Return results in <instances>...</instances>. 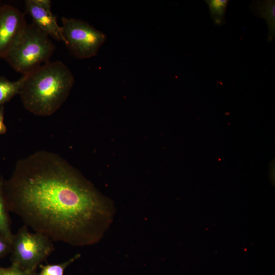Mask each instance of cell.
<instances>
[{
	"instance_id": "7",
	"label": "cell",
	"mask_w": 275,
	"mask_h": 275,
	"mask_svg": "<svg viewBox=\"0 0 275 275\" xmlns=\"http://www.w3.org/2000/svg\"><path fill=\"white\" fill-rule=\"evenodd\" d=\"M24 3L26 12L32 18L33 24L48 37L64 43L62 28L58 25L51 11L41 7L34 0H26Z\"/></svg>"
},
{
	"instance_id": "1",
	"label": "cell",
	"mask_w": 275,
	"mask_h": 275,
	"mask_svg": "<svg viewBox=\"0 0 275 275\" xmlns=\"http://www.w3.org/2000/svg\"><path fill=\"white\" fill-rule=\"evenodd\" d=\"M3 193L9 211L52 241L98 242L113 219V204L64 159L41 151L19 160Z\"/></svg>"
},
{
	"instance_id": "11",
	"label": "cell",
	"mask_w": 275,
	"mask_h": 275,
	"mask_svg": "<svg viewBox=\"0 0 275 275\" xmlns=\"http://www.w3.org/2000/svg\"><path fill=\"white\" fill-rule=\"evenodd\" d=\"M208 3L213 18L216 22L220 23L224 18L228 1L215 0L208 1Z\"/></svg>"
},
{
	"instance_id": "8",
	"label": "cell",
	"mask_w": 275,
	"mask_h": 275,
	"mask_svg": "<svg viewBox=\"0 0 275 275\" xmlns=\"http://www.w3.org/2000/svg\"><path fill=\"white\" fill-rule=\"evenodd\" d=\"M26 77V74L23 75L17 80L11 81L4 76H0V107L16 95L19 94Z\"/></svg>"
},
{
	"instance_id": "2",
	"label": "cell",
	"mask_w": 275,
	"mask_h": 275,
	"mask_svg": "<svg viewBox=\"0 0 275 275\" xmlns=\"http://www.w3.org/2000/svg\"><path fill=\"white\" fill-rule=\"evenodd\" d=\"M74 78L62 62H48L26 74L19 93L22 104L37 116H50L64 103Z\"/></svg>"
},
{
	"instance_id": "16",
	"label": "cell",
	"mask_w": 275,
	"mask_h": 275,
	"mask_svg": "<svg viewBox=\"0 0 275 275\" xmlns=\"http://www.w3.org/2000/svg\"><path fill=\"white\" fill-rule=\"evenodd\" d=\"M1 6H2V5H1V2H0V7H1Z\"/></svg>"
},
{
	"instance_id": "5",
	"label": "cell",
	"mask_w": 275,
	"mask_h": 275,
	"mask_svg": "<svg viewBox=\"0 0 275 275\" xmlns=\"http://www.w3.org/2000/svg\"><path fill=\"white\" fill-rule=\"evenodd\" d=\"M64 43L75 57L83 59L96 56L106 36L87 22L74 18H61Z\"/></svg>"
},
{
	"instance_id": "9",
	"label": "cell",
	"mask_w": 275,
	"mask_h": 275,
	"mask_svg": "<svg viewBox=\"0 0 275 275\" xmlns=\"http://www.w3.org/2000/svg\"><path fill=\"white\" fill-rule=\"evenodd\" d=\"M4 179L0 175V234L12 240L11 222L3 193Z\"/></svg>"
},
{
	"instance_id": "6",
	"label": "cell",
	"mask_w": 275,
	"mask_h": 275,
	"mask_svg": "<svg viewBox=\"0 0 275 275\" xmlns=\"http://www.w3.org/2000/svg\"><path fill=\"white\" fill-rule=\"evenodd\" d=\"M27 25L24 15L18 9L7 5L1 6L0 58L5 59Z\"/></svg>"
},
{
	"instance_id": "10",
	"label": "cell",
	"mask_w": 275,
	"mask_h": 275,
	"mask_svg": "<svg viewBox=\"0 0 275 275\" xmlns=\"http://www.w3.org/2000/svg\"><path fill=\"white\" fill-rule=\"evenodd\" d=\"M80 257V254H76L70 259L61 263L45 265L41 264L39 266L40 268L39 275H64L66 268Z\"/></svg>"
},
{
	"instance_id": "12",
	"label": "cell",
	"mask_w": 275,
	"mask_h": 275,
	"mask_svg": "<svg viewBox=\"0 0 275 275\" xmlns=\"http://www.w3.org/2000/svg\"><path fill=\"white\" fill-rule=\"evenodd\" d=\"M0 275H37L35 271H29L12 265L9 268L0 267Z\"/></svg>"
},
{
	"instance_id": "3",
	"label": "cell",
	"mask_w": 275,
	"mask_h": 275,
	"mask_svg": "<svg viewBox=\"0 0 275 275\" xmlns=\"http://www.w3.org/2000/svg\"><path fill=\"white\" fill-rule=\"evenodd\" d=\"M55 48L47 35L33 24H28L5 59L16 71L25 75L49 62Z\"/></svg>"
},
{
	"instance_id": "15",
	"label": "cell",
	"mask_w": 275,
	"mask_h": 275,
	"mask_svg": "<svg viewBox=\"0 0 275 275\" xmlns=\"http://www.w3.org/2000/svg\"><path fill=\"white\" fill-rule=\"evenodd\" d=\"M35 3L40 6L41 7L48 11H51V1L50 0H34Z\"/></svg>"
},
{
	"instance_id": "13",
	"label": "cell",
	"mask_w": 275,
	"mask_h": 275,
	"mask_svg": "<svg viewBox=\"0 0 275 275\" xmlns=\"http://www.w3.org/2000/svg\"><path fill=\"white\" fill-rule=\"evenodd\" d=\"M12 240L0 234V259L11 253Z\"/></svg>"
},
{
	"instance_id": "14",
	"label": "cell",
	"mask_w": 275,
	"mask_h": 275,
	"mask_svg": "<svg viewBox=\"0 0 275 275\" xmlns=\"http://www.w3.org/2000/svg\"><path fill=\"white\" fill-rule=\"evenodd\" d=\"M7 127L4 123V105L0 107V134L6 133Z\"/></svg>"
},
{
	"instance_id": "4",
	"label": "cell",
	"mask_w": 275,
	"mask_h": 275,
	"mask_svg": "<svg viewBox=\"0 0 275 275\" xmlns=\"http://www.w3.org/2000/svg\"><path fill=\"white\" fill-rule=\"evenodd\" d=\"M54 251L52 240L40 232L32 233L24 225L13 235L12 242V265L22 269L35 271Z\"/></svg>"
}]
</instances>
